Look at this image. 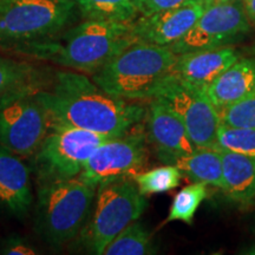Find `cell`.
<instances>
[{
    "label": "cell",
    "mask_w": 255,
    "mask_h": 255,
    "mask_svg": "<svg viewBox=\"0 0 255 255\" xmlns=\"http://www.w3.org/2000/svg\"><path fill=\"white\" fill-rule=\"evenodd\" d=\"M239 58L237 50L229 45L187 52L177 55L174 72L184 81L207 89Z\"/></svg>",
    "instance_id": "obj_15"
},
{
    "label": "cell",
    "mask_w": 255,
    "mask_h": 255,
    "mask_svg": "<svg viewBox=\"0 0 255 255\" xmlns=\"http://www.w3.org/2000/svg\"><path fill=\"white\" fill-rule=\"evenodd\" d=\"M208 5L194 4L151 15H141L132 21V33L139 41L169 47L193 27Z\"/></svg>",
    "instance_id": "obj_13"
},
{
    "label": "cell",
    "mask_w": 255,
    "mask_h": 255,
    "mask_svg": "<svg viewBox=\"0 0 255 255\" xmlns=\"http://www.w3.org/2000/svg\"><path fill=\"white\" fill-rule=\"evenodd\" d=\"M2 253L8 255H34L37 254V252L26 241H24L23 239L14 238L9 239L6 242V246L4 247Z\"/></svg>",
    "instance_id": "obj_27"
},
{
    "label": "cell",
    "mask_w": 255,
    "mask_h": 255,
    "mask_svg": "<svg viewBox=\"0 0 255 255\" xmlns=\"http://www.w3.org/2000/svg\"><path fill=\"white\" fill-rule=\"evenodd\" d=\"M251 30V23L241 0L209 4L184 36L169 46L176 55L228 46Z\"/></svg>",
    "instance_id": "obj_11"
},
{
    "label": "cell",
    "mask_w": 255,
    "mask_h": 255,
    "mask_svg": "<svg viewBox=\"0 0 255 255\" xmlns=\"http://www.w3.org/2000/svg\"><path fill=\"white\" fill-rule=\"evenodd\" d=\"M145 208V196L131 178L100 186L94 214L78 234L79 246L87 253L103 254L108 245L128 225L138 220Z\"/></svg>",
    "instance_id": "obj_6"
},
{
    "label": "cell",
    "mask_w": 255,
    "mask_h": 255,
    "mask_svg": "<svg viewBox=\"0 0 255 255\" xmlns=\"http://www.w3.org/2000/svg\"><path fill=\"white\" fill-rule=\"evenodd\" d=\"M135 41L137 39L132 33V23L84 20L64 33L60 32L13 51L92 75Z\"/></svg>",
    "instance_id": "obj_2"
},
{
    "label": "cell",
    "mask_w": 255,
    "mask_h": 255,
    "mask_svg": "<svg viewBox=\"0 0 255 255\" xmlns=\"http://www.w3.org/2000/svg\"><path fill=\"white\" fill-rule=\"evenodd\" d=\"M40 87L41 81L33 65L0 56V103Z\"/></svg>",
    "instance_id": "obj_19"
},
{
    "label": "cell",
    "mask_w": 255,
    "mask_h": 255,
    "mask_svg": "<svg viewBox=\"0 0 255 255\" xmlns=\"http://www.w3.org/2000/svg\"><path fill=\"white\" fill-rule=\"evenodd\" d=\"M206 197V184L193 182L189 186L184 187L175 196L165 222L182 221L187 225H191L196 210Z\"/></svg>",
    "instance_id": "obj_22"
},
{
    "label": "cell",
    "mask_w": 255,
    "mask_h": 255,
    "mask_svg": "<svg viewBox=\"0 0 255 255\" xmlns=\"http://www.w3.org/2000/svg\"><path fill=\"white\" fill-rule=\"evenodd\" d=\"M251 254H255V250L253 252H251Z\"/></svg>",
    "instance_id": "obj_30"
},
{
    "label": "cell",
    "mask_w": 255,
    "mask_h": 255,
    "mask_svg": "<svg viewBox=\"0 0 255 255\" xmlns=\"http://www.w3.org/2000/svg\"><path fill=\"white\" fill-rule=\"evenodd\" d=\"M242 2H244L248 20L255 26V0H242Z\"/></svg>",
    "instance_id": "obj_28"
},
{
    "label": "cell",
    "mask_w": 255,
    "mask_h": 255,
    "mask_svg": "<svg viewBox=\"0 0 255 255\" xmlns=\"http://www.w3.org/2000/svg\"><path fill=\"white\" fill-rule=\"evenodd\" d=\"M36 94L49 113L51 124H65L114 138L129 132L146 115L143 105L102 90L88 76L60 71L47 89Z\"/></svg>",
    "instance_id": "obj_1"
},
{
    "label": "cell",
    "mask_w": 255,
    "mask_h": 255,
    "mask_svg": "<svg viewBox=\"0 0 255 255\" xmlns=\"http://www.w3.org/2000/svg\"><path fill=\"white\" fill-rule=\"evenodd\" d=\"M218 113L222 123L255 129V92L238 103L223 108Z\"/></svg>",
    "instance_id": "obj_25"
},
{
    "label": "cell",
    "mask_w": 255,
    "mask_h": 255,
    "mask_svg": "<svg viewBox=\"0 0 255 255\" xmlns=\"http://www.w3.org/2000/svg\"><path fill=\"white\" fill-rule=\"evenodd\" d=\"M152 98L176 115L196 148L215 149L221 121L206 88L184 81L174 72L159 85Z\"/></svg>",
    "instance_id": "obj_8"
},
{
    "label": "cell",
    "mask_w": 255,
    "mask_h": 255,
    "mask_svg": "<svg viewBox=\"0 0 255 255\" xmlns=\"http://www.w3.org/2000/svg\"><path fill=\"white\" fill-rule=\"evenodd\" d=\"M177 55L168 46L137 40L91 75L102 90L126 101L151 100L174 73Z\"/></svg>",
    "instance_id": "obj_3"
},
{
    "label": "cell",
    "mask_w": 255,
    "mask_h": 255,
    "mask_svg": "<svg viewBox=\"0 0 255 255\" xmlns=\"http://www.w3.org/2000/svg\"><path fill=\"white\" fill-rule=\"evenodd\" d=\"M216 1H232V0H216Z\"/></svg>",
    "instance_id": "obj_29"
},
{
    "label": "cell",
    "mask_w": 255,
    "mask_h": 255,
    "mask_svg": "<svg viewBox=\"0 0 255 255\" xmlns=\"http://www.w3.org/2000/svg\"><path fill=\"white\" fill-rule=\"evenodd\" d=\"M174 165L193 182L222 189V159L218 149L196 148L190 154L178 157Z\"/></svg>",
    "instance_id": "obj_18"
},
{
    "label": "cell",
    "mask_w": 255,
    "mask_h": 255,
    "mask_svg": "<svg viewBox=\"0 0 255 255\" xmlns=\"http://www.w3.org/2000/svg\"><path fill=\"white\" fill-rule=\"evenodd\" d=\"M36 90L0 103V144L19 156H33L51 127L46 108Z\"/></svg>",
    "instance_id": "obj_10"
},
{
    "label": "cell",
    "mask_w": 255,
    "mask_h": 255,
    "mask_svg": "<svg viewBox=\"0 0 255 255\" xmlns=\"http://www.w3.org/2000/svg\"><path fill=\"white\" fill-rule=\"evenodd\" d=\"M214 0H135L136 7L141 15H151L188 5L210 4Z\"/></svg>",
    "instance_id": "obj_26"
},
{
    "label": "cell",
    "mask_w": 255,
    "mask_h": 255,
    "mask_svg": "<svg viewBox=\"0 0 255 255\" xmlns=\"http://www.w3.org/2000/svg\"><path fill=\"white\" fill-rule=\"evenodd\" d=\"M32 203L30 169L17 154L0 144V207L21 218L27 214Z\"/></svg>",
    "instance_id": "obj_14"
},
{
    "label": "cell",
    "mask_w": 255,
    "mask_h": 255,
    "mask_svg": "<svg viewBox=\"0 0 255 255\" xmlns=\"http://www.w3.org/2000/svg\"><path fill=\"white\" fill-rule=\"evenodd\" d=\"M255 92V57L239 58L207 88L210 102L221 110Z\"/></svg>",
    "instance_id": "obj_16"
},
{
    "label": "cell",
    "mask_w": 255,
    "mask_h": 255,
    "mask_svg": "<svg viewBox=\"0 0 255 255\" xmlns=\"http://www.w3.org/2000/svg\"><path fill=\"white\" fill-rule=\"evenodd\" d=\"M110 137L65 124H51L33 154L38 183L77 177L96 149Z\"/></svg>",
    "instance_id": "obj_7"
},
{
    "label": "cell",
    "mask_w": 255,
    "mask_h": 255,
    "mask_svg": "<svg viewBox=\"0 0 255 255\" xmlns=\"http://www.w3.org/2000/svg\"><path fill=\"white\" fill-rule=\"evenodd\" d=\"M96 189L78 176L39 183L36 225L47 244L60 247L78 237L88 221Z\"/></svg>",
    "instance_id": "obj_4"
},
{
    "label": "cell",
    "mask_w": 255,
    "mask_h": 255,
    "mask_svg": "<svg viewBox=\"0 0 255 255\" xmlns=\"http://www.w3.org/2000/svg\"><path fill=\"white\" fill-rule=\"evenodd\" d=\"M151 237L142 223L133 221L108 245L104 255H146L154 254Z\"/></svg>",
    "instance_id": "obj_21"
},
{
    "label": "cell",
    "mask_w": 255,
    "mask_h": 255,
    "mask_svg": "<svg viewBox=\"0 0 255 255\" xmlns=\"http://www.w3.org/2000/svg\"><path fill=\"white\" fill-rule=\"evenodd\" d=\"M148 157L146 132L139 124L121 137L108 139L96 149L78 177L98 188L142 173Z\"/></svg>",
    "instance_id": "obj_9"
},
{
    "label": "cell",
    "mask_w": 255,
    "mask_h": 255,
    "mask_svg": "<svg viewBox=\"0 0 255 255\" xmlns=\"http://www.w3.org/2000/svg\"><path fill=\"white\" fill-rule=\"evenodd\" d=\"M77 13L73 0H0V47L14 50L56 36Z\"/></svg>",
    "instance_id": "obj_5"
},
{
    "label": "cell",
    "mask_w": 255,
    "mask_h": 255,
    "mask_svg": "<svg viewBox=\"0 0 255 255\" xmlns=\"http://www.w3.org/2000/svg\"><path fill=\"white\" fill-rule=\"evenodd\" d=\"M215 149L255 156V129L220 123Z\"/></svg>",
    "instance_id": "obj_24"
},
{
    "label": "cell",
    "mask_w": 255,
    "mask_h": 255,
    "mask_svg": "<svg viewBox=\"0 0 255 255\" xmlns=\"http://www.w3.org/2000/svg\"><path fill=\"white\" fill-rule=\"evenodd\" d=\"M182 174L174 164L151 169L133 177L137 188L142 195H152L170 191L180 184Z\"/></svg>",
    "instance_id": "obj_23"
},
{
    "label": "cell",
    "mask_w": 255,
    "mask_h": 255,
    "mask_svg": "<svg viewBox=\"0 0 255 255\" xmlns=\"http://www.w3.org/2000/svg\"><path fill=\"white\" fill-rule=\"evenodd\" d=\"M220 154L222 190L235 202L250 205L255 200V156L227 150H220Z\"/></svg>",
    "instance_id": "obj_17"
},
{
    "label": "cell",
    "mask_w": 255,
    "mask_h": 255,
    "mask_svg": "<svg viewBox=\"0 0 255 255\" xmlns=\"http://www.w3.org/2000/svg\"><path fill=\"white\" fill-rule=\"evenodd\" d=\"M84 20L132 23L138 15L135 0H73Z\"/></svg>",
    "instance_id": "obj_20"
},
{
    "label": "cell",
    "mask_w": 255,
    "mask_h": 255,
    "mask_svg": "<svg viewBox=\"0 0 255 255\" xmlns=\"http://www.w3.org/2000/svg\"><path fill=\"white\" fill-rule=\"evenodd\" d=\"M145 116L146 137L163 163L174 164L178 157L195 150L186 127L161 102L152 98Z\"/></svg>",
    "instance_id": "obj_12"
}]
</instances>
